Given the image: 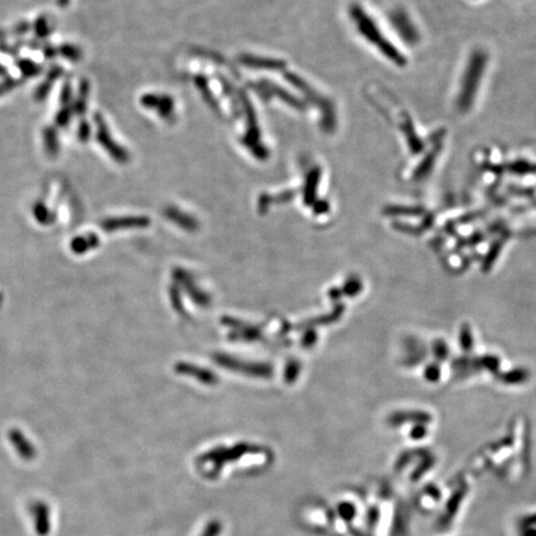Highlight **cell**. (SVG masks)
<instances>
[{
    "label": "cell",
    "mask_w": 536,
    "mask_h": 536,
    "mask_svg": "<svg viewBox=\"0 0 536 536\" xmlns=\"http://www.w3.org/2000/svg\"><path fill=\"white\" fill-rule=\"evenodd\" d=\"M88 92H90V83L86 80H82L81 85H80V91H79V97H77L76 102H75L74 111L77 115H83L86 112V104H87V97Z\"/></svg>",
    "instance_id": "cell-7"
},
{
    "label": "cell",
    "mask_w": 536,
    "mask_h": 536,
    "mask_svg": "<svg viewBox=\"0 0 536 536\" xmlns=\"http://www.w3.org/2000/svg\"><path fill=\"white\" fill-rule=\"evenodd\" d=\"M71 119V110L67 105H63L62 110H60L57 112L56 117H55V122L58 127H65L67 126V123Z\"/></svg>",
    "instance_id": "cell-12"
},
{
    "label": "cell",
    "mask_w": 536,
    "mask_h": 536,
    "mask_svg": "<svg viewBox=\"0 0 536 536\" xmlns=\"http://www.w3.org/2000/svg\"><path fill=\"white\" fill-rule=\"evenodd\" d=\"M91 135V128L90 124L87 122H82L79 126V140L81 141H87L88 138Z\"/></svg>",
    "instance_id": "cell-14"
},
{
    "label": "cell",
    "mask_w": 536,
    "mask_h": 536,
    "mask_svg": "<svg viewBox=\"0 0 536 536\" xmlns=\"http://www.w3.org/2000/svg\"><path fill=\"white\" fill-rule=\"evenodd\" d=\"M7 74V70H5V67H3L2 65H0V75H5Z\"/></svg>",
    "instance_id": "cell-19"
},
{
    "label": "cell",
    "mask_w": 536,
    "mask_h": 536,
    "mask_svg": "<svg viewBox=\"0 0 536 536\" xmlns=\"http://www.w3.org/2000/svg\"><path fill=\"white\" fill-rule=\"evenodd\" d=\"M34 29H35L36 35H38L39 38H46L50 32L49 24H47V20L44 18V16L36 19V21L34 24Z\"/></svg>",
    "instance_id": "cell-11"
},
{
    "label": "cell",
    "mask_w": 536,
    "mask_h": 536,
    "mask_svg": "<svg viewBox=\"0 0 536 536\" xmlns=\"http://www.w3.org/2000/svg\"><path fill=\"white\" fill-rule=\"evenodd\" d=\"M94 123H96L97 127V140L102 144V147L105 151L112 155L113 159L119 163H126L128 160V154L123 148H121L118 144L112 140V137H111L101 115L94 116Z\"/></svg>",
    "instance_id": "cell-3"
},
{
    "label": "cell",
    "mask_w": 536,
    "mask_h": 536,
    "mask_svg": "<svg viewBox=\"0 0 536 536\" xmlns=\"http://www.w3.org/2000/svg\"><path fill=\"white\" fill-rule=\"evenodd\" d=\"M71 94H72L71 85L68 82H65V83H63L62 91H61V94H60L61 103H62L63 105H67L68 103H70Z\"/></svg>",
    "instance_id": "cell-13"
},
{
    "label": "cell",
    "mask_w": 536,
    "mask_h": 536,
    "mask_svg": "<svg viewBox=\"0 0 536 536\" xmlns=\"http://www.w3.org/2000/svg\"><path fill=\"white\" fill-rule=\"evenodd\" d=\"M52 85H54V82L49 81V80H45V81L41 83V85L39 86L35 91L34 97L36 101H44V99L46 98L47 94L50 93V91H51Z\"/></svg>",
    "instance_id": "cell-10"
},
{
    "label": "cell",
    "mask_w": 536,
    "mask_h": 536,
    "mask_svg": "<svg viewBox=\"0 0 536 536\" xmlns=\"http://www.w3.org/2000/svg\"><path fill=\"white\" fill-rule=\"evenodd\" d=\"M44 52H45V55L47 57H52V56H55V54H56V51H55L51 46L44 47Z\"/></svg>",
    "instance_id": "cell-18"
},
{
    "label": "cell",
    "mask_w": 536,
    "mask_h": 536,
    "mask_svg": "<svg viewBox=\"0 0 536 536\" xmlns=\"http://www.w3.org/2000/svg\"><path fill=\"white\" fill-rule=\"evenodd\" d=\"M61 75H62V68H61L60 66H54V67H52L51 70L49 71V74H47V76H46L45 80H49V81L55 82L58 79V77L61 76Z\"/></svg>",
    "instance_id": "cell-15"
},
{
    "label": "cell",
    "mask_w": 536,
    "mask_h": 536,
    "mask_svg": "<svg viewBox=\"0 0 536 536\" xmlns=\"http://www.w3.org/2000/svg\"><path fill=\"white\" fill-rule=\"evenodd\" d=\"M30 30V24L29 23H20V25H18L15 29V32L16 34H25V32H27Z\"/></svg>",
    "instance_id": "cell-17"
},
{
    "label": "cell",
    "mask_w": 536,
    "mask_h": 536,
    "mask_svg": "<svg viewBox=\"0 0 536 536\" xmlns=\"http://www.w3.org/2000/svg\"><path fill=\"white\" fill-rule=\"evenodd\" d=\"M16 85V81H14V80H7L5 82H3L2 85H0V94L8 92V91L13 90L14 86Z\"/></svg>",
    "instance_id": "cell-16"
},
{
    "label": "cell",
    "mask_w": 536,
    "mask_h": 536,
    "mask_svg": "<svg viewBox=\"0 0 536 536\" xmlns=\"http://www.w3.org/2000/svg\"><path fill=\"white\" fill-rule=\"evenodd\" d=\"M58 51H60V54L62 55L63 57L68 58V60H71V61H79L82 56L81 50H80L79 47H76L74 45H68V44H65V45L61 46L60 49H58Z\"/></svg>",
    "instance_id": "cell-9"
},
{
    "label": "cell",
    "mask_w": 536,
    "mask_h": 536,
    "mask_svg": "<svg viewBox=\"0 0 536 536\" xmlns=\"http://www.w3.org/2000/svg\"><path fill=\"white\" fill-rule=\"evenodd\" d=\"M351 18L354 24L356 25V29L359 30L360 34H362L366 40L370 41L374 46H376L377 49L382 52V55H385L386 57L390 58L392 62L397 63V65H402V63L405 62L404 56L397 51L392 44L386 40L384 35H382V32L380 31L379 26H376V24L374 23L373 19L369 15H366L362 8H352Z\"/></svg>",
    "instance_id": "cell-1"
},
{
    "label": "cell",
    "mask_w": 536,
    "mask_h": 536,
    "mask_svg": "<svg viewBox=\"0 0 536 536\" xmlns=\"http://www.w3.org/2000/svg\"><path fill=\"white\" fill-rule=\"evenodd\" d=\"M241 62L243 65L249 66V67L255 68H268V70H279V68L284 67L285 63L280 62L277 60H271V58H262V57H256L251 56V55H246V56L241 57Z\"/></svg>",
    "instance_id": "cell-4"
},
{
    "label": "cell",
    "mask_w": 536,
    "mask_h": 536,
    "mask_svg": "<svg viewBox=\"0 0 536 536\" xmlns=\"http://www.w3.org/2000/svg\"><path fill=\"white\" fill-rule=\"evenodd\" d=\"M141 102H143V104L147 105V107L162 108L160 113H162L163 116L170 115V112H171V104L173 103H171L170 98H166V97L162 98V97L152 96V94H149V96H144L143 101Z\"/></svg>",
    "instance_id": "cell-5"
},
{
    "label": "cell",
    "mask_w": 536,
    "mask_h": 536,
    "mask_svg": "<svg viewBox=\"0 0 536 536\" xmlns=\"http://www.w3.org/2000/svg\"><path fill=\"white\" fill-rule=\"evenodd\" d=\"M44 144H45L46 153L50 157H56L58 153V140L57 133L52 127H46L44 130Z\"/></svg>",
    "instance_id": "cell-6"
},
{
    "label": "cell",
    "mask_w": 536,
    "mask_h": 536,
    "mask_svg": "<svg viewBox=\"0 0 536 536\" xmlns=\"http://www.w3.org/2000/svg\"><path fill=\"white\" fill-rule=\"evenodd\" d=\"M16 65H18V67L20 68L21 74L26 77L36 76V75L40 74L41 70H43L40 66H38L36 63L32 62V61L26 60V58H24V60H19L18 62H16Z\"/></svg>",
    "instance_id": "cell-8"
},
{
    "label": "cell",
    "mask_w": 536,
    "mask_h": 536,
    "mask_svg": "<svg viewBox=\"0 0 536 536\" xmlns=\"http://www.w3.org/2000/svg\"><path fill=\"white\" fill-rule=\"evenodd\" d=\"M485 57L477 52L471 57L468 68H467L463 82L460 86V93L458 96V104L462 111H467L474 101V96L478 91L479 83L482 81L483 70H484Z\"/></svg>",
    "instance_id": "cell-2"
}]
</instances>
